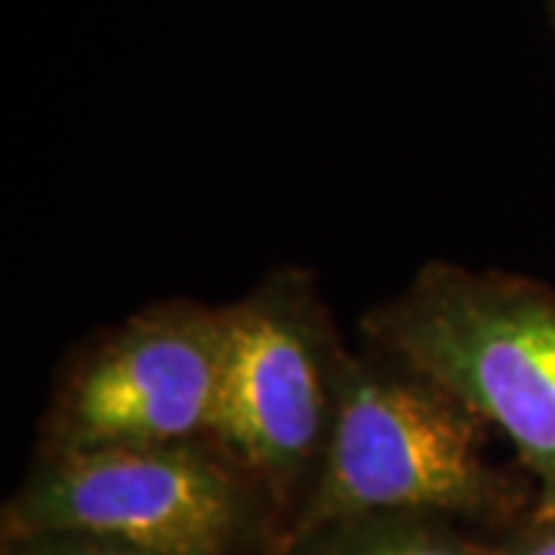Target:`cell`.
Returning <instances> with one entry per match:
<instances>
[{"mask_svg": "<svg viewBox=\"0 0 555 555\" xmlns=\"http://www.w3.org/2000/svg\"><path fill=\"white\" fill-rule=\"evenodd\" d=\"M521 506L531 494L491 460L485 420L411 364L343 346L327 444L281 546L364 516L506 521Z\"/></svg>", "mask_w": 555, "mask_h": 555, "instance_id": "1", "label": "cell"}, {"mask_svg": "<svg viewBox=\"0 0 555 555\" xmlns=\"http://www.w3.org/2000/svg\"><path fill=\"white\" fill-rule=\"evenodd\" d=\"M361 334L506 438L531 516H555V291L436 259L361 318Z\"/></svg>", "mask_w": 555, "mask_h": 555, "instance_id": "2", "label": "cell"}, {"mask_svg": "<svg viewBox=\"0 0 555 555\" xmlns=\"http://www.w3.org/2000/svg\"><path fill=\"white\" fill-rule=\"evenodd\" d=\"M272 500L210 436L40 456L3 509V540L93 537L164 555H241L272 540Z\"/></svg>", "mask_w": 555, "mask_h": 555, "instance_id": "3", "label": "cell"}, {"mask_svg": "<svg viewBox=\"0 0 555 555\" xmlns=\"http://www.w3.org/2000/svg\"><path fill=\"white\" fill-rule=\"evenodd\" d=\"M339 352L312 278L299 269H278L232 306L210 438L272 500L281 537L327 444Z\"/></svg>", "mask_w": 555, "mask_h": 555, "instance_id": "4", "label": "cell"}, {"mask_svg": "<svg viewBox=\"0 0 555 555\" xmlns=\"http://www.w3.org/2000/svg\"><path fill=\"white\" fill-rule=\"evenodd\" d=\"M232 306L170 299L90 346L47 408L40 456L210 436Z\"/></svg>", "mask_w": 555, "mask_h": 555, "instance_id": "5", "label": "cell"}, {"mask_svg": "<svg viewBox=\"0 0 555 555\" xmlns=\"http://www.w3.org/2000/svg\"><path fill=\"white\" fill-rule=\"evenodd\" d=\"M278 555H491V546L460 534L451 518L389 513L321 528Z\"/></svg>", "mask_w": 555, "mask_h": 555, "instance_id": "6", "label": "cell"}, {"mask_svg": "<svg viewBox=\"0 0 555 555\" xmlns=\"http://www.w3.org/2000/svg\"><path fill=\"white\" fill-rule=\"evenodd\" d=\"M7 555H164L152 550H139L127 543L112 540H93V537H40L25 543H10Z\"/></svg>", "mask_w": 555, "mask_h": 555, "instance_id": "7", "label": "cell"}, {"mask_svg": "<svg viewBox=\"0 0 555 555\" xmlns=\"http://www.w3.org/2000/svg\"><path fill=\"white\" fill-rule=\"evenodd\" d=\"M491 555H555V516L525 513L509 534L491 546Z\"/></svg>", "mask_w": 555, "mask_h": 555, "instance_id": "8", "label": "cell"}]
</instances>
